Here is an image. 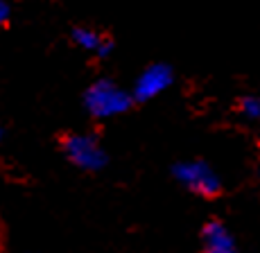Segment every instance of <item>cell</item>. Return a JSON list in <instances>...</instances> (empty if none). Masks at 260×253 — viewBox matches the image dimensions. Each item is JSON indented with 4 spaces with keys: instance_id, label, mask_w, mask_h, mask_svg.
Segmentation results:
<instances>
[{
    "instance_id": "obj_3",
    "label": "cell",
    "mask_w": 260,
    "mask_h": 253,
    "mask_svg": "<svg viewBox=\"0 0 260 253\" xmlns=\"http://www.w3.org/2000/svg\"><path fill=\"white\" fill-rule=\"evenodd\" d=\"M172 176L181 183L192 195H199L204 199H213L222 192L219 176L211 170V165L204 161H183L172 165Z\"/></svg>"
},
{
    "instance_id": "obj_4",
    "label": "cell",
    "mask_w": 260,
    "mask_h": 253,
    "mask_svg": "<svg viewBox=\"0 0 260 253\" xmlns=\"http://www.w3.org/2000/svg\"><path fill=\"white\" fill-rule=\"evenodd\" d=\"M172 82H174V73L168 63H152L134 82L132 95L136 102H149L161 95L163 91H168L172 86Z\"/></svg>"
},
{
    "instance_id": "obj_1",
    "label": "cell",
    "mask_w": 260,
    "mask_h": 253,
    "mask_svg": "<svg viewBox=\"0 0 260 253\" xmlns=\"http://www.w3.org/2000/svg\"><path fill=\"white\" fill-rule=\"evenodd\" d=\"M136 102L132 91H124L113 79H98L84 91V109L95 120H107V118L122 116Z\"/></svg>"
},
{
    "instance_id": "obj_8",
    "label": "cell",
    "mask_w": 260,
    "mask_h": 253,
    "mask_svg": "<svg viewBox=\"0 0 260 253\" xmlns=\"http://www.w3.org/2000/svg\"><path fill=\"white\" fill-rule=\"evenodd\" d=\"M9 23V5L5 0H0V29Z\"/></svg>"
},
{
    "instance_id": "obj_9",
    "label": "cell",
    "mask_w": 260,
    "mask_h": 253,
    "mask_svg": "<svg viewBox=\"0 0 260 253\" xmlns=\"http://www.w3.org/2000/svg\"><path fill=\"white\" fill-rule=\"evenodd\" d=\"M0 136H3V131H0Z\"/></svg>"
},
{
    "instance_id": "obj_2",
    "label": "cell",
    "mask_w": 260,
    "mask_h": 253,
    "mask_svg": "<svg viewBox=\"0 0 260 253\" xmlns=\"http://www.w3.org/2000/svg\"><path fill=\"white\" fill-rule=\"evenodd\" d=\"M61 152L82 172H100L107 167L109 156L93 133H66L59 140Z\"/></svg>"
},
{
    "instance_id": "obj_5",
    "label": "cell",
    "mask_w": 260,
    "mask_h": 253,
    "mask_svg": "<svg viewBox=\"0 0 260 253\" xmlns=\"http://www.w3.org/2000/svg\"><path fill=\"white\" fill-rule=\"evenodd\" d=\"M202 244L204 253H238L231 231L219 220H208L202 226Z\"/></svg>"
},
{
    "instance_id": "obj_6",
    "label": "cell",
    "mask_w": 260,
    "mask_h": 253,
    "mask_svg": "<svg viewBox=\"0 0 260 253\" xmlns=\"http://www.w3.org/2000/svg\"><path fill=\"white\" fill-rule=\"evenodd\" d=\"M71 37H73V41H75L77 48H82V50H86V52H93L95 57H100V59H107L113 50L111 39L104 37V34H100L98 29H93V27L79 25V27L73 29Z\"/></svg>"
},
{
    "instance_id": "obj_7",
    "label": "cell",
    "mask_w": 260,
    "mask_h": 253,
    "mask_svg": "<svg viewBox=\"0 0 260 253\" xmlns=\"http://www.w3.org/2000/svg\"><path fill=\"white\" fill-rule=\"evenodd\" d=\"M240 111L244 113L247 118H260V97H244L240 102Z\"/></svg>"
}]
</instances>
